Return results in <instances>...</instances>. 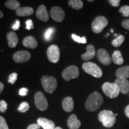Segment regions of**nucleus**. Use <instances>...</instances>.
<instances>
[{
	"instance_id": "obj_1",
	"label": "nucleus",
	"mask_w": 129,
	"mask_h": 129,
	"mask_svg": "<svg viewBox=\"0 0 129 129\" xmlns=\"http://www.w3.org/2000/svg\"><path fill=\"white\" fill-rule=\"evenodd\" d=\"M104 102V99L99 93L94 91L88 97L85 104V109L90 112L98 110Z\"/></svg>"
},
{
	"instance_id": "obj_2",
	"label": "nucleus",
	"mask_w": 129,
	"mask_h": 129,
	"mask_svg": "<svg viewBox=\"0 0 129 129\" xmlns=\"http://www.w3.org/2000/svg\"><path fill=\"white\" fill-rule=\"evenodd\" d=\"M98 120L105 127H112L116 121L115 115L111 111L103 110L98 115Z\"/></svg>"
},
{
	"instance_id": "obj_3",
	"label": "nucleus",
	"mask_w": 129,
	"mask_h": 129,
	"mask_svg": "<svg viewBox=\"0 0 129 129\" xmlns=\"http://www.w3.org/2000/svg\"><path fill=\"white\" fill-rule=\"evenodd\" d=\"M83 69L86 73L92 75L95 78H101L103 75L102 71L100 67L93 62H87L84 63L83 64Z\"/></svg>"
},
{
	"instance_id": "obj_4",
	"label": "nucleus",
	"mask_w": 129,
	"mask_h": 129,
	"mask_svg": "<svg viewBox=\"0 0 129 129\" xmlns=\"http://www.w3.org/2000/svg\"><path fill=\"white\" fill-rule=\"evenodd\" d=\"M41 81L43 88L47 93H52L57 88V80L54 77L43 76L41 79Z\"/></svg>"
},
{
	"instance_id": "obj_5",
	"label": "nucleus",
	"mask_w": 129,
	"mask_h": 129,
	"mask_svg": "<svg viewBox=\"0 0 129 129\" xmlns=\"http://www.w3.org/2000/svg\"><path fill=\"white\" fill-rule=\"evenodd\" d=\"M102 90L105 94L111 99L117 98L120 94V90L118 87L115 83H105L102 85Z\"/></svg>"
},
{
	"instance_id": "obj_6",
	"label": "nucleus",
	"mask_w": 129,
	"mask_h": 129,
	"mask_svg": "<svg viewBox=\"0 0 129 129\" xmlns=\"http://www.w3.org/2000/svg\"><path fill=\"white\" fill-rule=\"evenodd\" d=\"M108 24V19L104 16H98L94 19L91 24V29L93 32L99 34L104 30Z\"/></svg>"
},
{
	"instance_id": "obj_7",
	"label": "nucleus",
	"mask_w": 129,
	"mask_h": 129,
	"mask_svg": "<svg viewBox=\"0 0 129 129\" xmlns=\"http://www.w3.org/2000/svg\"><path fill=\"white\" fill-rule=\"evenodd\" d=\"M34 102L36 107L41 111H46L48 108V102L46 96L41 91H37L35 94Z\"/></svg>"
},
{
	"instance_id": "obj_8",
	"label": "nucleus",
	"mask_w": 129,
	"mask_h": 129,
	"mask_svg": "<svg viewBox=\"0 0 129 129\" xmlns=\"http://www.w3.org/2000/svg\"><path fill=\"white\" fill-rule=\"evenodd\" d=\"M80 75L79 69L77 66L71 65L69 66L63 71L62 75L64 80L68 81L71 79L78 78Z\"/></svg>"
},
{
	"instance_id": "obj_9",
	"label": "nucleus",
	"mask_w": 129,
	"mask_h": 129,
	"mask_svg": "<svg viewBox=\"0 0 129 129\" xmlns=\"http://www.w3.org/2000/svg\"><path fill=\"white\" fill-rule=\"evenodd\" d=\"M47 57L50 62L56 63L60 59V50L56 45H51L47 51Z\"/></svg>"
},
{
	"instance_id": "obj_10",
	"label": "nucleus",
	"mask_w": 129,
	"mask_h": 129,
	"mask_svg": "<svg viewBox=\"0 0 129 129\" xmlns=\"http://www.w3.org/2000/svg\"><path fill=\"white\" fill-rule=\"evenodd\" d=\"M97 56L99 62L105 65H109L112 62L109 53L104 48H100L97 51Z\"/></svg>"
},
{
	"instance_id": "obj_11",
	"label": "nucleus",
	"mask_w": 129,
	"mask_h": 129,
	"mask_svg": "<svg viewBox=\"0 0 129 129\" xmlns=\"http://www.w3.org/2000/svg\"><path fill=\"white\" fill-rule=\"evenodd\" d=\"M31 57V54L29 52L25 50H21L16 52L13 58L16 63H23L28 61Z\"/></svg>"
},
{
	"instance_id": "obj_12",
	"label": "nucleus",
	"mask_w": 129,
	"mask_h": 129,
	"mask_svg": "<svg viewBox=\"0 0 129 129\" xmlns=\"http://www.w3.org/2000/svg\"><path fill=\"white\" fill-rule=\"evenodd\" d=\"M51 18L57 22H61L65 17V13L63 10L59 7H53L50 10Z\"/></svg>"
},
{
	"instance_id": "obj_13",
	"label": "nucleus",
	"mask_w": 129,
	"mask_h": 129,
	"mask_svg": "<svg viewBox=\"0 0 129 129\" xmlns=\"http://www.w3.org/2000/svg\"><path fill=\"white\" fill-rule=\"evenodd\" d=\"M114 83L118 87L121 93L124 94L128 93L129 91V81L127 79L117 78Z\"/></svg>"
},
{
	"instance_id": "obj_14",
	"label": "nucleus",
	"mask_w": 129,
	"mask_h": 129,
	"mask_svg": "<svg viewBox=\"0 0 129 129\" xmlns=\"http://www.w3.org/2000/svg\"><path fill=\"white\" fill-rule=\"evenodd\" d=\"M37 18L39 19L43 22H47L49 19V14L48 13L47 10L44 5H41L37 9L36 12Z\"/></svg>"
},
{
	"instance_id": "obj_15",
	"label": "nucleus",
	"mask_w": 129,
	"mask_h": 129,
	"mask_svg": "<svg viewBox=\"0 0 129 129\" xmlns=\"http://www.w3.org/2000/svg\"><path fill=\"white\" fill-rule=\"evenodd\" d=\"M37 124H38L43 129H54L55 128V124L50 120L46 118H39L37 120Z\"/></svg>"
},
{
	"instance_id": "obj_16",
	"label": "nucleus",
	"mask_w": 129,
	"mask_h": 129,
	"mask_svg": "<svg viewBox=\"0 0 129 129\" xmlns=\"http://www.w3.org/2000/svg\"><path fill=\"white\" fill-rule=\"evenodd\" d=\"M67 125L69 129H78L81 126V121L75 114L69 116L67 121Z\"/></svg>"
},
{
	"instance_id": "obj_17",
	"label": "nucleus",
	"mask_w": 129,
	"mask_h": 129,
	"mask_svg": "<svg viewBox=\"0 0 129 129\" xmlns=\"http://www.w3.org/2000/svg\"><path fill=\"white\" fill-rule=\"evenodd\" d=\"M62 108L63 110L67 112H71L72 111L74 107L73 99L71 97H67L64 98L62 103Z\"/></svg>"
},
{
	"instance_id": "obj_18",
	"label": "nucleus",
	"mask_w": 129,
	"mask_h": 129,
	"mask_svg": "<svg viewBox=\"0 0 129 129\" xmlns=\"http://www.w3.org/2000/svg\"><path fill=\"white\" fill-rule=\"evenodd\" d=\"M86 53L81 55V58L83 60H88L93 59L96 55V51L94 46L92 44H89L86 47Z\"/></svg>"
},
{
	"instance_id": "obj_19",
	"label": "nucleus",
	"mask_w": 129,
	"mask_h": 129,
	"mask_svg": "<svg viewBox=\"0 0 129 129\" xmlns=\"http://www.w3.org/2000/svg\"><path fill=\"white\" fill-rule=\"evenodd\" d=\"M8 44L10 48L16 47L19 42V38L16 32L13 31L9 32L7 34Z\"/></svg>"
},
{
	"instance_id": "obj_20",
	"label": "nucleus",
	"mask_w": 129,
	"mask_h": 129,
	"mask_svg": "<svg viewBox=\"0 0 129 129\" xmlns=\"http://www.w3.org/2000/svg\"><path fill=\"white\" fill-rule=\"evenodd\" d=\"M23 45L25 47L34 49L37 47L38 43L35 37L33 36H28L23 39Z\"/></svg>"
},
{
	"instance_id": "obj_21",
	"label": "nucleus",
	"mask_w": 129,
	"mask_h": 129,
	"mask_svg": "<svg viewBox=\"0 0 129 129\" xmlns=\"http://www.w3.org/2000/svg\"><path fill=\"white\" fill-rule=\"evenodd\" d=\"M33 13L34 9L30 7H20L16 11V14L18 16H20V17L30 16Z\"/></svg>"
},
{
	"instance_id": "obj_22",
	"label": "nucleus",
	"mask_w": 129,
	"mask_h": 129,
	"mask_svg": "<svg viewBox=\"0 0 129 129\" xmlns=\"http://www.w3.org/2000/svg\"><path fill=\"white\" fill-rule=\"evenodd\" d=\"M116 76L118 78H129V66L121 67L116 71Z\"/></svg>"
},
{
	"instance_id": "obj_23",
	"label": "nucleus",
	"mask_w": 129,
	"mask_h": 129,
	"mask_svg": "<svg viewBox=\"0 0 129 129\" xmlns=\"http://www.w3.org/2000/svg\"><path fill=\"white\" fill-rule=\"evenodd\" d=\"M112 60L116 64H122L123 63L124 59L120 51H114L112 55Z\"/></svg>"
},
{
	"instance_id": "obj_24",
	"label": "nucleus",
	"mask_w": 129,
	"mask_h": 129,
	"mask_svg": "<svg viewBox=\"0 0 129 129\" xmlns=\"http://www.w3.org/2000/svg\"><path fill=\"white\" fill-rule=\"evenodd\" d=\"M5 6L9 9L16 11L20 7V3L16 0H8V1H6L5 2Z\"/></svg>"
},
{
	"instance_id": "obj_25",
	"label": "nucleus",
	"mask_w": 129,
	"mask_h": 129,
	"mask_svg": "<svg viewBox=\"0 0 129 129\" xmlns=\"http://www.w3.org/2000/svg\"><path fill=\"white\" fill-rule=\"evenodd\" d=\"M68 5L72 9L80 10L83 7V3L81 0H69Z\"/></svg>"
},
{
	"instance_id": "obj_26",
	"label": "nucleus",
	"mask_w": 129,
	"mask_h": 129,
	"mask_svg": "<svg viewBox=\"0 0 129 129\" xmlns=\"http://www.w3.org/2000/svg\"><path fill=\"white\" fill-rule=\"evenodd\" d=\"M56 29L54 28H48L46 29V31H45L44 33V39L46 40V41H49L50 40H52L53 36H54V33H55Z\"/></svg>"
},
{
	"instance_id": "obj_27",
	"label": "nucleus",
	"mask_w": 129,
	"mask_h": 129,
	"mask_svg": "<svg viewBox=\"0 0 129 129\" xmlns=\"http://www.w3.org/2000/svg\"><path fill=\"white\" fill-rule=\"evenodd\" d=\"M125 38L123 35H120L117 37H116L115 39H114L112 41V45L115 47H120L121 45L123 42L124 41Z\"/></svg>"
},
{
	"instance_id": "obj_28",
	"label": "nucleus",
	"mask_w": 129,
	"mask_h": 129,
	"mask_svg": "<svg viewBox=\"0 0 129 129\" xmlns=\"http://www.w3.org/2000/svg\"><path fill=\"white\" fill-rule=\"evenodd\" d=\"M29 105L26 102H23L21 103L20 105L19 106L18 108H17L19 112L22 113L27 112L29 110Z\"/></svg>"
},
{
	"instance_id": "obj_29",
	"label": "nucleus",
	"mask_w": 129,
	"mask_h": 129,
	"mask_svg": "<svg viewBox=\"0 0 129 129\" xmlns=\"http://www.w3.org/2000/svg\"><path fill=\"white\" fill-rule=\"evenodd\" d=\"M72 38L73 39L75 42H77L78 43H81V44H85L87 43L86 38L85 37H80L78 36V35L75 34H72L71 35Z\"/></svg>"
},
{
	"instance_id": "obj_30",
	"label": "nucleus",
	"mask_w": 129,
	"mask_h": 129,
	"mask_svg": "<svg viewBox=\"0 0 129 129\" xmlns=\"http://www.w3.org/2000/svg\"><path fill=\"white\" fill-rule=\"evenodd\" d=\"M119 12L122 14L124 17H128L129 16V6H124L119 9Z\"/></svg>"
},
{
	"instance_id": "obj_31",
	"label": "nucleus",
	"mask_w": 129,
	"mask_h": 129,
	"mask_svg": "<svg viewBox=\"0 0 129 129\" xmlns=\"http://www.w3.org/2000/svg\"><path fill=\"white\" fill-rule=\"evenodd\" d=\"M17 76H18L17 74L15 73V72L11 74L9 77V81H8L9 83L12 84H14L16 81V80H17Z\"/></svg>"
},
{
	"instance_id": "obj_32",
	"label": "nucleus",
	"mask_w": 129,
	"mask_h": 129,
	"mask_svg": "<svg viewBox=\"0 0 129 129\" xmlns=\"http://www.w3.org/2000/svg\"><path fill=\"white\" fill-rule=\"evenodd\" d=\"M0 129H9L6 120L1 116H0Z\"/></svg>"
},
{
	"instance_id": "obj_33",
	"label": "nucleus",
	"mask_w": 129,
	"mask_h": 129,
	"mask_svg": "<svg viewBox=\"0 0 129 129\" xmlns=\"http://www.w3.org/2000/svg\"><path fill=\"white\" fill-rule=\"evenodd\" d=\"M7 109V104L6 101L1 100L0 101V112L4 113Z\"/></svg>"
},
{
	"instance_id": "obj_34",
	"label": "nucleus",
	"mask_w": 129,
	"mask_h": 129,
	"mask_svg": "<svg viewBox=\"0 0 129 129\" xmlns=\"http://www.w3.org/2000/svg\"><path fill=\"white\" fill-rule=\"evenodd\" d=\"M25 23H26V28L28 30L32 29H34V27L33 22H32V20H30V19H28V20L26 21Z\"/></svg>"
},
{
	"instance_id": "obj_35",
	"label": "nucleus",
	"mask_w": 129,
	"mask_h": 129,
	"mask_svg": "<svg viewBox=\"0 0 129 129\" xmlns=\"http://www.w3.org/2000/svg\"><path fill=\"white\" fill-rule=\"evenodd\" d=\"M20 20H16L15 22H14V23L12 25V28L14 30H17L19 29V28H20Z\"/></svg>"
},
{
	"instance_id": "obj_36",
	"label": "nucleus",
	"mask_w": 129,
	"mask_h": 129,
	"mask_svg": "<svg viewBox=\"0 0 129 129\" xmlns=\"http://www.w3.org/2000/svg\"><path fill=\"white\" fill-rule=\"evenodd\" d=\"M28 90L27 88H22L19 90V94L20 96H25L28 94Z\"/></svg>"
},
{
	"instance_id": "obj_37",
	"label": "nucleus",
	"mask_w": 129,
	"mask_h": 129,
	"mask_svg": "<svg viewBox=\"0 0 129 129\" xmlns=\"http://www.w3.org/2000/svg\"><path fill=\"white\" fill-rule=\"evenodd\" d=\"M108 2L109 3L111 6H113V7H118L119 5H120V0H110Z\"/></svg>"
},
{
	"instance_id": "obj_38",
	"label": "nucleus",
	"mask_w": 129,
	"mask_h": 129,
	"mask_svg": "<svg viewBox=\"0 0 129 129\" xmlns=\"http://www.w3.org/2000/svg\"><path fill=\"white\" fill-rule=\"evenodd\" d=\"M122 26L125 29L129 30V19H126V20L122 21Z\"/></svg>"
},
{
	"instance_id": "obj_39",
	"label": "nucleus",
	"mask_w": 129,
	"mask_h": 129,
	"mask_svg": "<svg viewBox=\"0 0 129 129\" xmlns=\"http://www.w3.org/2000/svg\"><path fill=\"white\" fill-rule=\"evenodd\" d=\"M41 126L38 124H32L27 127V129H40Z\"/></svg>"
},
{
	"instance_id": "obj_40",
	"label": "nucleus",
	"mask_w": 129,
	"mask_h": 129,
	"mask_svg": "<svg viewBox=\"0 0 129 129\" xmlns=\"http://www.w3.org/2000/svg\"><path fill=\"white\" fill-rule=\"evenodd\" d=\"M125 114L126 115L127 117L129 118V105L126 106L125 109Z\"/></svg>"
},
{
	"instance_id": "obj_41",
	"label": "nucleus",
	"mask_w": 129,
	"mask_h": 129,
	"mask_svg": "<svg viewBox=\"0 0 129 129\" xmlns=\"http://www.w3.org/2000/svg\"><path fill=\"white\" fill-rule=\"evenodd\" d=\"M4 84L1 83V82H0V94H1V93L3 92V90H4Z\"/></svg>"
},
{
	"instance_id": "obj_42",
	"label": "nucleus",
	"mask_w": 129,
	"mask_h": 129,
	"mask_svg": "<svg viewBox=\"0 0 129 129\" xmlns=\"http://www.w3.org/2000/svg\"><path fill=\"white\" fill-rule=\"evenodd\" d=\"M3 16H4V14H3V12L2 11L0 10V19L3 18Z\"/></svg>"
},
{
	"instance_id": "obj_43",
	"label": "nucleus",
	"mask_w": 129,
	"mask_h": 129,
	"mask_svg": "<svg viewBox=\"0 0 129 129\" xmlns=\"http://www.w3.org/2000/svg\"><path fill=\"white\" fill-rule=\"evenodd\" d=\"M54 129H63V128H61V127H56Z\"/></svg>"
},
{
	"instance_id": "obj_44",
	"label": "nucleus",
	"mask_w": 129,
	"mask_h": 129,
	"mask_svg": "<svg viewBox=\"0 0 129 129\" xmlns=\"http://www.w3.org/2000/svg\"><path fill=\"white\" fill-rule=\"evenodd\" d=\"M88 2H93V1H94L93 0H88Z\"/></svg>"
}]
</instances>
